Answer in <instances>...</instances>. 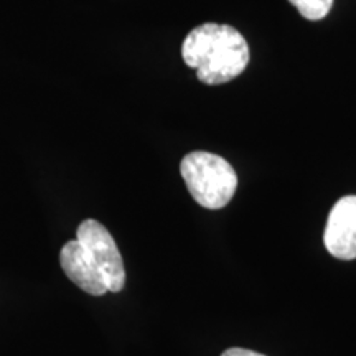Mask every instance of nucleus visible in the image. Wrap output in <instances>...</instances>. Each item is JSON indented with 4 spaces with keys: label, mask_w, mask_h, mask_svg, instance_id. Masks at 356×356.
Returning <instances> with one entry per match:
<instances>
[{
    "label": "nucleus",
    "mask_w": 356,
    "mask_h": 356,
    "mask_svg": "<svg viewBox=\"0 0 356 356\" xmlns=\"http://www.w3.org/2000/svg\"><path fill=\"white\" fill-rule=\"evenodd\" d=\"M181 56L204 84L233 81L246 70L249 47L234 26L203 24L195 26L181 44Z\"/></svg>",
    "instance_id": "2"
},
{
    "label": "nucleus",
    "mask_w": 356,
    "mask_h": 356,
    "mask_svg": "<svg viewBox=\"0 0 356 356\" xmlns=\"http://www.w3.org/2000/svg\"><path fill=\"white\" fill-rule=\"evenodd\" d=\"M221 356H266V355H261L257 353V351L246 350V348H229L226 350Z\"/></svg>",
    "instance_id": "6"
},
{
    "label": "nucleus",
    "mask_w": 356,
    "mask_h": 356,
    "mask_svg": "<svg viewBox=\"0 0 356 356\" xmlns=\"http://www.w3.org/2000/svg\"><path fill=\"white\" fill-rule=\"evenodd\" d=\"M180 173L195 202L208 210H220L233 200L238 175L228 160L210 152H191L181 159Z\"/></svg>",
    "instance_id": "3"
},
{
    "label": "nucleus",
    "mask_w": 356,
    "mask_h": 356,
    "mask_svg": "<svg viewBox=\"0 0 356 356\" xmlns=\"http://www.w3.org/2000/svg\"><path fill=\"white\" fill-rule=\"evenodd\" d=\"M299 10L304 19L317 22L328 15L333 6V0H289Z\"/></svg>",
    "instance_id": "5"
},
{
    "label": "nucleus",
    "mask_w": 356,
    "mask_h": 356,
    "mask_svg": "<svg viewBox=\"0 0 356 356\" xmlns=\"http://www.w3.org/2000/svg\"><path fill=\"white\" fill-rule=\"evenodd\" d=\"M60 264L71 282L91 296L121 292L126 286V269L114 238L99 221L84 220L76 239L61 248Z\"/></svg>",
    "instance_id": "1"
},
{
    "label": "nucleus",
    "mask_w": 356,
    "mask_h": 356,
    "mask_svg": "<svg viewBox=\"0 0 356 356\" xmlns=\"http://www.w3.org/2000/svg\"><path fill=\"white\" fill-rule=\"evenodd\" d=\"M323 243L337 259H356V195L340 198L333 204L325 226Z\"/></svg>",
    "instance_id": "4"
}]
</instances>
